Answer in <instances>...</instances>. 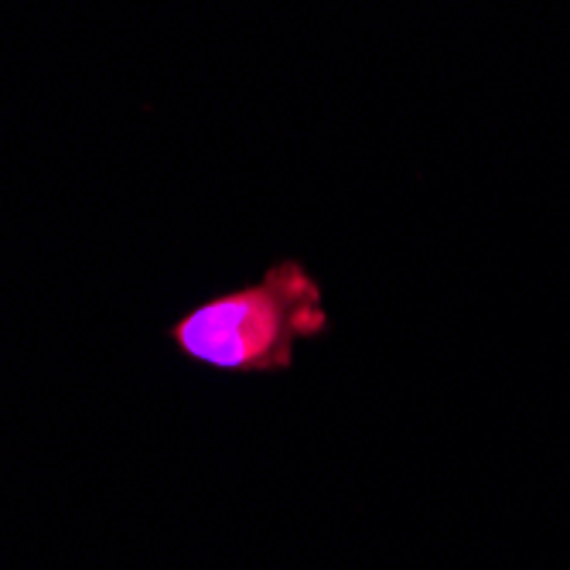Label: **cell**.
<instances>
[{
	"label": "cell",
	"instance_id": "1",
	"mask_svg": "<svg viewBox=\"0 0 570 570\" xmlns=\"http://www.w3.org/2000/svg\"><path fill=\"white\" fill-rule=\"evenodd\" d=\"M332 328L322 284L301 261L274 264L256 284L216 294L168 328L175 348L219 373L267 376L294 366L297 342Z\"/></svg>",
	"mask_w": 570,
	"mask_h": 570
}]
</instances>
